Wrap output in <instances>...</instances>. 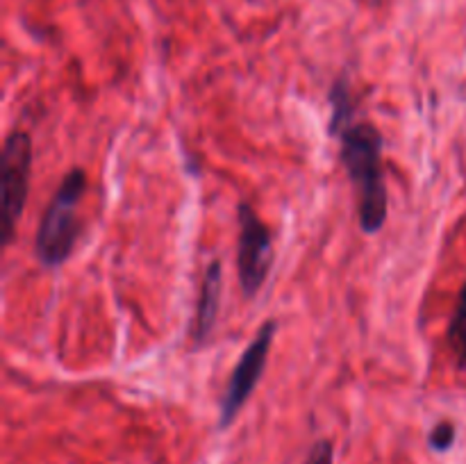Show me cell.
I'll list each match as a JSON object with an SVG mask.
<instances>
[{
	"label": "cell",
	"mask_w": 466,
	"mask_h": 464,
	"mask_svg": "<svg viewBox=\"0 0 466 464\" xmlns=\"http://www.w3.org/2000/svg\"><path fill=\"white\" fill-rule=\"evenodd\" d=\"M308 464H335V450H332V441L319 439L317 444L309 449Z\"/></svg>",
	"instance_id": "obj_10"
},
{
	"label": "cell",
	"mask_w": 466,
	"mask_h": 464,
	"mask_svg": "<svg viewBox=\"0 0 466 464\" xmlns=\"http://www.w3.org/2000/svg\"><path fill=\"white\" fill-rule=\"evenodd\" d=\"M271 232L264 226L248 203L239 205V250H237V267H239L241 289L246 296H255L264 285L271 268Z\"/></svg>",
	"instance_id": "obj_5"
},
{
	"label": "cell",
	"mask_w": 466,
	"mask_h": 464,
	"mask_svg": "<svg viewBox=\"0 0 466 464\" xmlns=\"http://www.w3.org/2000/svg\"><path fill=\"white\" fill-rule=\"evenodd\" d=\"M453 441H455V426L449 421L437 423V426L431 430V437H428V444H431V449L440 450V453L449 450L451 446H453Z\"/></svg>",
	"instance_id": "obj_9"
},
{
	"label": "cell",
	"mask_w": 466,
	"mask_h": 464,
	"mask_svg": "<svg viewBox=\"0 0 466 464\" xmlns=\"http://www.w3.org/2000/svg\"><path fill=\"white\" fill-rule=\"evenodd\" d=\"M85 189V171L82 168H71L62 180V185H59V189L50 198L35 241L36 257L41 259L44 267L55 268L71 257L77 232H80L77 207H80Z\"/></svg>",
	"instance_id": "obj_2"
},
{
	"label": "cell",
	"mask_w": 466,
	"mask_h": 464,
	"mask_svg": "<svg viewBox=\"0 0 466 464\" xmlns=\"http://www.w3.org/2000/svg\"><path fill=\"white\" fill-rule=\"evenodd\" d=\"M449 341L455 353V359H458V367L462 368L466 376V285L460 291L458 305H455L453 318H451Z\"/></svg>",
	"instance_id": "obj_8"
},
{
	"label": "cell",
	"mask_w": 466,
	"mask_h": 464,
	"mask_svg": "<svg viewBox=\"0 0 466 464\" xmlns=\"http://www.w3.org/2000/svg\"><path fill=\"white\" fill-rule=\"evenodd\" d=\"M382 135L371 123L350 126L341 135V162L358 189L360 227L369 235L387 221V189L380 166Z\"/></svg>",
	"instance_id": "obj_1"
},
{
	"label": "cell",
	"mask_w": 466,
	"mask_h": 464,
	"mask_svg": "<svg viewBox=\"0 0 466 464\" xmlns=\"http://www.w3.org/2000/svg\"><path fill=\"white\" fill-rule=\"evenodd\" d=\"M221 280H223L221 262L214 259V262L205 268L203 282H200L198 308H196V341H198V344L208 339L214 323H217L218 300H221Z\"/></svg>",
	"instance_id": "obj_6"
},
{
	"label": "cell",
	"mask_w": 466,
	"mask_h": 464,
	"mask_svg": "<svg viewBox=\"0 0 466 464\" xmlns=\"http://www.w3.org/2000/svg\"><path fill=\"white\" fill-rule=\"evenodd\" d=\"M32 168V139L27 132L14 130L3 146L0 159V209H3L5 241L12 239L14 227L25 209Z\"/></svg>",
	"instance_id": "obj_3"
},
{
	"label": "cell",
	"mask_w": 466,
	"mask_h": 464,
	"mask_svg": "<svg viewBox=\"0 0 466 464\" xmlns=\"http://www.w3.org/2000/svg\"><path fill=\"white\" fill-rule=\"evenodd\" d=\"M330 135H344L350 127V118H353V100H350V89L349 80L346 77H339V80L332 85L330 96Z\"/></svg>",
	"instance_id": "obj_7"
},
{
	"label": "cell",
	"mask_w": 466,
	"mask_h": 464,
	"mask_svg": "<svg viewBox=\"0 0 466 464\" xmlns=\"http://www.w3.org/2000/svg\"><path fill=\"white\" fill-rule=\"evenodd\" d=\"M278 323L276 321H264L258 335L253 337L248 348L244 350L241 359L237 362L235 371H232L230 382H228L226 396L221 398V414H218V428H228L237 419L239 409L253 394L258 387L259 378H262L264 367H267L268 350H271L273 337H276Z\"/></svg>",
	"instance_id": "obj_4"
}]
</instances>
